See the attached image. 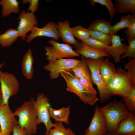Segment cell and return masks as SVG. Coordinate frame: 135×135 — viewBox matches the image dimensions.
<instances>
[{"label":"cell","mask_w":135,"mask_h":135,"mask_svg":"<svg viewBox=\"0 0 135 135\" xmlns=\"http://www.w3.org/2000/svg\"><path fill=\"white\" fill-rule=\"evenodd\" d=\"M100 108L106 122V132L110 133H115L119 122L130 112L122 100H114Z\"/></svg>","instance_id":"1"},{"label":"cell","mask_w":135,"mask_h":135,"mask_svg":"<svg viewBox=\"0 0 135 135\" xmlns=\"http://www.w3.org/2000/svg\"><path fill=\"white\" fill-rule=\"evenodd\" d=\"M106 87L112 96L118 95L123 98L129 96L135 87V82L129 76L126 70L119 67Z\"/></svg>","instance_id":"2"},{"label":"cell","mask_w":135,"mask_h":135,"mask_svg":"<svg viewBox=\"0 0 135 135\" xmlns=\"http://www.w3.org/2000/svg\"><path fill=\"white\" fill-rule=\"evenodd\" d=\"M14 113L18 118V125L29 135L36 134L38 130L37 116L34 105L30 101H25L16 109Z\"/></svg>","instance_id":"3"},{"label":"cell","mask_w":135,"mask_h":135,"mask_svg":"<svg viewBox=\"0 0 135 135\" xmlns=\"http://www.w3.org/2000/svg\"><path fill=\"white\" fill-rule=\"evenodd\" d=\"M60 75L65 80L66 90L76 94L84 103L92 106L98 100L96 95L89 92L79 80L68 71H63Z\"/></svg>","instance_id":"4"},{"label":"cell","mask_w":135,"mask_h":135,"mask_svg":"<svg viewBox=\"0 0 135 135\" xmlns=\"http://www.w3.org/2000/svg\"><path fill=\"white\" fill-rule=\"evenodd\" d=\"M104 58L98 60L86 58L87 62L91 72L92 80L96 84L98 90L100 100L102 103L110 100L112 95L103 84L100 74V65Z\"/></svg>","instance_id":"5"},{"label":"cell","mask_w":135,"mask_h":135,"mask_svg":"<svg viewBox=\"0 0 135 135\" xmlns=\"http://www.w3.org/2000/svg\"><path fill=\"white\" fill-rule=\"evenodd\" d=\"M30 100L36 113L38 125L41 123L44 124L46 129V132H48L54 126V124L51 120L49 114L48 108L50 106L49 98L46 96L41 93L38 94L36 100L32 98Z\"/></svg>","instance_id":"6"},{"label":"cell","mask_w":135,"mask_h":135,"mask_svg":"<svg viewBox=\"0 0 135 135\" xmlns=\"http://www.w3.org/2000/svg\"><path fill=\"white\" fill-rule=\"evenodd\" d=\"M0 88L2 94V104H8L10 98L16 95L19 89V84L14 74L7 72L0 73Z\"/></svg>","instance_id":"7"},{"label":"cell","mask_w":135,"mask_h":135,"mask_svg":"<svg viewBox=\"0 0 135 135\" xmlns=\"http://www.w3.org/2000/svg\"><path fill=\"white\" fill-rule=\"evenodd\" d=\"M48 42L52 46H46L44 48L46 59L48 61L65 58L80 56L68 44L60 43L53 39Z\"/></svg>","instance_id":"8"},{"label":"cell","mask_w":135,"mask_h":135,"mask_svg":"<svg viewBox=\"0 0 135 135\" xmlns=\"http://www.w3.org/2000/svg\"><path fill=\"white\" fill-rule=\"evenodd\" d=\"M80 61L76 59L62 58L48 61V64L44 66V68L50 72V78L55 79L60 77L61 72L63 71H69Z\"/></svg>","instance_id":"9"},{"label":"cell","mask_w":135,"mask_h":135,"mask_svg":"<svg viewBox=\"0 0 135 135\" xmlns=\"http://www.w3.org/2000/svg\"><path fill=\"white\" fill-rule=\"evenodd\" d=\"M17 19L19 21L16 29L20 37L23 41H25L27 34L37 27L38 21L36 16L33 13L23 10L20 12Z\"/></svg>","instance_id":"10"},{"label":"cell","mask_w":135,"mask_h":135,"mask_svg":"<svg viewBox=\"0 0 135 135\" xmlns=\"http://www.w3.org/2000/svg\"><path fill=\"white\" fill-rule=\"evenodd\" d=\"M107 123L100 108L96 106L90 125L85 135H104L106 132Z\"/></svg>","instance_id":"11"},{"label":"cell","mask_w":135,"mask_h":135,"mask_svg":"<svg viewBox=\"0 0 135 135\" xmlns=\"http://www.w3.org/2000/svg\"><path fill=\"white\" fill-rule=\"evenodd\" d=\"M15 116L8 104H2L0 107V128L3 133L10 135L18 125Z\"/></svg>","instance_id":"12"},{"label":"cell","mask_w":135,"mask_h":135,"mask_svg":"<svg viewBox=\"0 0 135 135\" xmlns=\"http://www.w3.org/2000/svg\"><path fill=\"white\" fill-rule=\"evenodd\" d=\"M46 36L58 40L60 38L57 28V24L52 21L47 23L44 27L38 28L35 27L27 36L26 41L27 43L30 42L35 38L39 36Z\"/></svg>","instance_id":"13"},{"label":"cell","mask_w":135,"mask_h":135,"mask_svg":"<svg viewBox=\"0 0 135 135\" xmlns=\"http://www.w3.org/2000/svg\"><path fill=\"white\" fill-rule=\"evenodd\" d=\"M76 47V50L74 51L79 55H82L86 58L98 60L105 56L110 57L106 50L93 48L82 42H78V46Z\"/></svg>","instance_id":"14"},{"label":"cell","mask_w":135,"mask_h":135,"mask_svg":"<svg viewBox=\"0 0 135 135\" xmlns=\"http://www.w3.org/2000/svg\"><path fill=\"white\" fill-rule=\"evenodd\" d=\"M112 42V45L108 46L106 51L114 62L117 63L120 62L121 56L125 52L127 46L122 43L119 35H113Z\"/></svg>","instance_id":"15"},{"label":"cell","mask_w":135,"mask_h":135,"mask_svg":"<svg viewBox=\"0 0 135 135\" xmlns=\"http://www.w3.org/2000/svg\"><path fill=\"white\" fill-rule=\"evenodd\" d=\"M118 135H135V114L130 112L119 122L115 132Z\"/></svg>","instance_id":"16"},{"label":"cell","mask_w":135,"mask_h":135,"mask_svg":"<svg viewBox=\"0 0 135 135\" xmlns=\"http://www.w3.org/2000/svg\"><path fill=\"white\" fill-rule=\"evenodd\" d=\"M57 24L59 36L62 40L67 43L77 46L78 42L71 32L69 21L68 20L63 22L59 21Z\"/></svg>","instance_id":"17"},{"label":"cell","mask_w":135,"mask_h":135,"mask_svg":"<svg viewBox=\"0 0 135 135\" xmlns=\"http://www.w3.org/2000/svg\"><path fill=\"white\" fill-rule=\"evenodd\" d=\"M34 62L32 51L29 48L24 55L22 62V73L27 79L30 80L33 77L34 72L33 67Z\"/></svg>","instance_id":"18"},{"label":"cell","mask_w":135,"mask_h":135,"mask_svg":"<svg viewBox=\"0 0 135 135\" xmlns=\"http://www.w3.org/2000/svg\"><path fill=\"white\" fill-rule=\"evenodd\" d=\"M116 71L114 65L110 62L108 57L102 62L100 74L102 82L106 86L113 77Z\"/></svg>","instance_id":"19"},{"label":"cell","mask_w":135,"mask_h":135,"mask_svg":"<svg viewBox=\"0 0 135 135\" xmlns=\"http://www.w3.org/2000/svg\"><path fill=\"white\" fill-rule=\"evenodd\" d=\"M70 106H69L67 107H63L60 109H56L50 106L48 108L50 117L54 119L56 122H63L68 125L70 123L69 118L70 113Z\"/></svg>","instance_id":"20"},{"label":"cell","mask_w":135,"mask_h":135,"mask_svg":"<svg viewBox=\"0 0 135 135\" xmlns=\"http://www.w3.org/2000/svg\"><path fill=\"white\" fill-rule=\"evenodd\" d=\"M71 70L74 72L76 77L84 78L92 84L91 78L90 71L86 58L82 56L80 62L72 68Z\"/></svg>","instance_id":"21"},{"label":"cell","mask_w":135,"mask_h":135,"mask_svg":"<svg viewBox=\"0 0 135 135\" xmlns=\"http://www.w3.org/2000/svg\"><path fill=\"white\" fill-rule=\"evenodd\" d=\"M20 37L16 29L10 28L0 34V45L3 48L10 46Z\"/></svg>","instance_id":"22"},{"label":"cell","mask_w":135,"mask_h":135,"mask_svg":"<svg viewBox=\"0 0 135 135\" xmlns=\"http://www.w3.org/2000/svg\"><path fill=\"white\" fill-rule=\"evenodd\" d=\"M20 2L17 0H1L0 6L2 7V17L9 16L11 14H18L20 11Z\"/></svg>","instance_id":"23"},{"label":"cell","mask_w":135,"mask_h":135,"mask_svg":"<svg viewBox=\"0 0 135 135\" xmlns=\"http://www.w3.org/2000/svg\"><path fill=\"white\" fill-rule=\"evenodd\" d=\"M114 4L116 12L122 14L130 12L135 14V0H115Z\"/></svg>","instance_id":"24"},{"label":"cell","mask_w":135,"mask_h":135,"mask_svg":"<svg viewBox=\"0 0 135 135\" xmlns=\"http://www.w3.org/2000/svg\"><path fill=\"white\" fill-rule=\"evenodd\" d=\"M112 26L110 22L104 19H99L93 21L90 24L88 29L112 34Z\"/></svg>","instance_id":"25"},{"label":"cell","mask_w":135,"mask_h":135,"mask_svg":"<svg viewBox=\"0 0 135 135\" xmlns=\"http://www.w3.org/2000/svg\"><path fill=\"white\" fill-rule=\"evenodd\" d=\"M135 21V14H128L122 17L120 21L111 27V33L112 35H116L120 30L127 28L133 22Z\"/></svg>","instance_id":"26"},{"label":"cell","mask_w":135,"mask_h":135,"mask_svg":"<svg viewBox=\"0 0 135 135\" xmlns=\"http://www.w3.org/2000/svg\"><path fill=\"white\" fill-rule=\"evenodd\" d=\"M54 124V128H51L44 135H76L72 130L70 128H66L62 122H56Z\"/></svg>","instance_id":"27"},{"label":"cell","mask_w":135,"mask_h":135,"mask_svg":"<svg viewBox=\"0 0 135 135\" xmlns=\"http://www.w3.org/2000/svg\"><path fill=\"white\" fill-rule=\"evenodd\" d=\"M89 30L90 37L107 46L112 45V34L102 32Z\"/></svg>","instance_id":"28"},{"label":"cell","mask_w":135,"mask_h":135,"mask_svg":"<svg viewBox=\"0 0 135 135\" xmlns=\"http://www.w3.org/2000/svg\"><path fill=\"white\" fill-rule=\"evenodd\" d=\"M71 32L74 36L83 42L90 37L89 30L80 25L71 28Z\"/></svg>","instance_id":"29"},{"label":"cell","mask_w":135,"mask_h":135,"mask_svg":"<svg viewBox=\"0 0 135 135\" xmlns=\"http://www.w3.org/2000/svg\"><path fill=\"white\" fill-rule=\"evenodd\" d=\"M91 6H94L96 3H98L102 5L105 6L108 9L112 20L116 13V10L114 4L111 0H90Z\"/></svg>","instance_id":"30"},{"label":"cell","mask_w":135,"mask_h":135,"mask_svg":"<svg viewBox=\"0 0 135 135\" xmlns=\"http://www.w3.org/2000/svg\"><path fill=\"white\" fill-rule=\"evenodd\" d=\"M123 99L124 104L129 111L135 113V87L132 89L128 96Z\"/></svg>","instance_id":"31"},{"label":"cell","mask_w":135,"mask_h":135,"mask_svg":"<svg viewBox=\"0 0 135 135\" xmlns=\"http://www.w3.org/2000/svg\"><path fill=\"white\" fill-rule=\"evenodd\" d=\"M82 42L93 48L106 50H107L108 46L91 37L86 41Z\"/></svg>","instance_id":"32"},{"label":"cell","mask_w":135,"mask_h":135,"mask_svg":"<svg viewBox=\"0 0 135 135\" xmlns=\"http://www.w3.org/2000/svg\"><path fill=\"white\" fill-rule=\"evenodd\" d=\"M129 44L125 53L121 56V58L127 57L135 58V38L127 40Z\"/></svg>","instance_id":"33"},{"label":"cell","mask_w":135,"mask_h":135,"mask_svg":"<svg viewBox=\"0 0 135 135\" xmlns=\"http://www.w3.org/2000/svg\"><path fill=\"white\" fill-rule=\"evenodd\" d=\"M129 58L128 61L125 64V68L129 76L135 82V58Z\"/></svg>","instance_id":"34"},{"label":"cell","mask_w":135,"mask_h":135,"mask_svg":"<svg viewBox=\"0 0 135 135\" xmlns=\"http://www.w3.org/2000/svg\"><path fill=\"white\" fill-rule=\"evenodd\" d=\"M83 86L91 94L96 95L97 92L93 86L92 84L84 78H77Z\"/></svg>","instance_id":"35"},{"label":"cell","mask_w":135,"mask_h":135,"mask_svg":"<svg viewBox=\"0 0 135 135\" xmlns=\"http://www.w3.org/2000/svg\"><path fill=\"white\" fill-rule=\"evenodd\" d=\"M39 2L38 0H23L22 3V4L28 3L30 5L28 8V12L30 11V12L34 14L38 9Z\"/></svg>","instance_id":"36"},{"label":"cell","mask_w":135,"mask_h":135,"mask_svg":"<svg viewBox=\"0 0 135 135\" xmlns=\"http://www.w3.org/2000/svg\"><path fill=\"white\" fill-rule=\"evenodd\" d=\"M127 40L135 38V21L131 23L125 31Z\"/></svg>","instance_id":"37"},{"label":"cell","mask_w":135,"mask_h":135,"mask_svg":"<svg viewBox=\"0 0 135 135\" xmlns=\"http://www.w3.org/2000/svg\"><path fill=\"white\" fill-rule=\"evenodd\" d=\"M12 135H29L26 130L18 125L14 129Z\"/></svg>","instance_id":"38"},{"label":"cell","mask_w":135,"mask_h":135,"mask_svg":"<svg viewBox=\"0 0 135 135\" xmlns=\"http://www.w3.org/2000/svg\"><path fill=\"white\" fill-rule=\"evenodd\" d=\"M2 94L0 88V107L2 104Z\"/></svg>","instance_id":"39"},{"label":"cell","mask_w":135,"mask_h":135,"mask_svg":"<svg viewBox=\"0 0 135 135\" xmlns=\"http://www.w3.org/2000/svg\"><path fill=\"white\" fill-rule=\"evenodd\" d=\"M104 135H118L115 133H110L106 132Z\"/></svg>","instance_id":"40"},{"label":"cell","mask_w":135,"mask_h":135,"mask_svg":"<svg viewBox=\"0 0 135 135\" xmlns=\"http://www.w3.org/2000/svg\"><path fill=\"white\" fill-rule=\"evenodd\" d=\"M4 62L0 64V73L1 71V69L2 68V67L4 66Z\"/></svg>","instance_id":"41"},{"label":"cell","mask_w":135,"mask_h":135,"mask_svg":"<svg viewBox=\"0 0 135 135\" xmlns=\"http://www.w3.org/2000/svg\"><path fill=\"white\" fill-rule=\"evenodd\" d=\"M0 135H10L5 134L3 133L2 132V131L1 130L0 128Z\"/></svg>","instance_id":"42"},{"label":"cell","mask_w":135,"mask_h":135,"mask_svg":"<svg viewBox=\"0 0 135 135\" xmlns=\"http://www.w3.org/2000/svg\"><path fill=\"white\" fill-rule=\"evenodd\" d=\"M83 135H85L84 134Z\"/></svg>","instance_id":"43"},{"label":"cell","mask_w":135,"mask_h":135,"mask_svg":"<svg viewBox=\"0 0 135 135\" xmlns=\"http://www.w3.org/2000/svg\"></svg>","instance_id":"44"}]
</instances>
